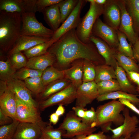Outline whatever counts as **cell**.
Listing matches in <instances>:
<instances>
[{
    "mask_svg": "<svg viewBox=\"0 0 139 139\" xmlns=\"http://www.w3.org/2000/svg\"><path fill=\"white\" fill-rule=\"evenodd\" d=\"M47 52L55 55V67L60 70L68 68L73 61L79 59L90 60L96 65L105 64L104 59L94 44L91 41L82 42L77 37L75 29L63 35L52 44Z\"/></svg>",
    "mask_w": 139,
    "mask_h": 139,
    "instance_id": "6da1fadb",
    "label": "cell"
},
{
    "mask_svg": "<svg viewBox=\"0 0 139 139\" xmlns=\"http://www.w3.org/2000/svg\"><path fill=\"white\" fill-rule=\"evenodd\" d=\"M21 15L0 11V46L4 51L12 48L20 35Z\"/></svg>",
    "mask_w": 139,
    "mask_h": 139,
    "instance_id": "7a4b0ae2",
    "label": "cell"
},
{
    "mask_svg": "<svg viewBox=\"0 0 139 139\" xmlns=\"http://www.w3.org/2000/svg\"><path fill=\"white\" fill-rule=\"evenodd\" d=\"M126 106L119 100L109 101L98 106L95 110L97 120L96 127H100L104 133L108 132L107 128L112 123L118 127L123 123L124 118L121 114Z\"/></svg>",
    "mask_w": 139,
    "mask_h": 139,
    "instance_id": "3957f363",
    "label": "cell"
},
{
    "mask_svg": "<svg viewBox=\"0 0 139 139\" xmlns=\"http://www.w3.org/2000/svg\"><path fill=\"white\" fill-rule=\"evenodd\" d=\"M90 3L89 10L82 18L76 29L77 35L83 42H91L92 29L97 20L102 15L103 5L96 4L94 0H86Z\"/></svg>",
    "mask_w": 139,
    "mask_h": 139,
    "instance_id": "277c9868",
    "label": "cell"
},
{
    "mask_svg": "<svg viewBox=\"0 0 139 139\" xmlns=\"http://www.w3.org/2000/svg\"><path fill=\"white\" fill-rule=\"evenodd\" d=\"M57 128L65 131L63 137L71 138L80 135L88 136L97 130L95 127H92L82 122L81 118L76 116L73 110L66 114Z\"/></svg>",
    "mask_w": 139,
    "mask_h": 139,
    "instance_id": "5b68a950",
    "label": "cell"
},
{
    "mask_svg": "<svg viewBox=\"0 0 139 139\" xmlns=\"http://www.w3.org/2000/svg\"><path fill=\"white\" fill-rule=\"evenodd\" d=\"M20 34L51 38L54 31L44 26L37 19L35 13L27 12L21 15Z\"/></svg>",
    "mask_w": 139,
    "mask_h": 139,
    "instance_id": "8992f818",
    "label": "cell"
},
{
    "mask_svg": "<svg viewBox=\"0 0 139 139\" xmlns=\"http://www.w3.org/2000/svg\"><path fill=\"white\" fill-rule=\"evenodd\" d=\"M77 88L72 83L69 85L38 103V108L41 110L54 105L67 106L76 100Z\"/></svg>",
    "mask_w": 139,
    "mask_h": 139,
    "instance_id": "52a82bcc",
    "label": "cell"
},
{
    "mask_svg": "<svg viewBox=\"0 0 139 139\" xmlns=\"http://www.w3.org/2000/svg\"><path fill=\"white\" fill-rule=\"evenodd\" d=\"M16 119L20 122L42 123L38 108L20 99L16 95Z\"/></svg>",
    "mask_w": 139,
    "mask_h": 139,
    "instance_id": "ba28073f",
    "label": "cell"
},
{
    "mask_svg": "<svg viewBox=\"0 0 139 139\" xmlns=\"http://www.w3.org/2000/svg\"><path fill=\"white\" fill-rule=\"evenodd\" d=\"M122 112L124 118L123 123L115 129H112L111 126L107 128L108 132L111 131L112 133L111 137L113 139H119L122 137L128 138L139 123V119L136 116L130 115L128 107H126Z\"/></svg>",
    "mask_w": 139,
    "mask_h": 139,
    "instance_id": "9c48e42d",
    "label": "cell"
},
{
    "mask_svg": "<svg viewBox=\"0 0 139 139\" xmlns=\"http://www.w3.org/2000/svg\"><path fill=\"white\" fill-rule=\"evenodd\" d=\"M87 2L86 0H79L74 10L59 27L54 31L51 38L54 42L70 30L76 29L81 18L80 15L82 9Z\"/></svg>",
    "mask_w": 139,
    "mask_h": 139,
    "instance_id": "30bf717a",
    "label": "cell"
},
{
    "mask_svg": "<svg viewBox=\"0 0 139 139\" xmlns=\"http://www.w3.org/2000/svg\"><path fill=\"white\" fill-rule=\"evenodd\" d=\"M0 109L13 120H16L15 95L9 88L6 82L1 80L0 81Z\"/></svg>",
    "mask_w": 139,
    "mask_h": 139,
    "instance_id": "8fae6325",
    "label": "cell"
},
{
    "mask_svg": "<svg viewBox=\"0 0 139 139\" xmlns=\"http://www.w3.org/2000/svg\"><path fill=\"white\" fill-rule=\"evenodd\" d=\"M92 35L98 37L112 48L116 49L119 44L117 31L102 22L99 18L93 26Z\"/></svg>",
    "mask_w": 139,
    "mask_h": 139,
    "instance_id": "7c38bea8",
    "label": "cell"
},
{
    "mask_svg": "<svg viewBox=\"0 0 139 139\" xmlns=\"http://www.w3.org/2000/svg\"><path fill=\"white\" fill-rule=\"evenodd\" d=\"M98 96L97 83L94 81L83 82L77 88L75 106L85 108Z\"/></svg>",
    "mask_w": 139,
    "mask_h": 139,
    "instance_id": "4fadbf2b",
    "label": "cell"
},
{
    "mask_svg": "<svg viewBox=\"0 0 139 139\" xmlns=\"http://www.w3.org/2000/svg\"><path fill=\"white\" fill-rule=\"evenodd\" d=\"M37 0H0V11L17 12L21 14L27 12H37Z\"/></svg>",
    "mask_w": 139,
    "mask_h": 139,
    "instance_id": "5bb4252c",
    "label": "cell"
},
{
    "mask_svg": "<svg viewBox=\"0 0 139 139\" xmlns=\"http://www.w3.org/2000/svg\"><path fill=\"white\" fill-rule=\"evenodd\" d=\"M121 13L120 24L118 30L124 33L132 45L135 44L139 38L135 32L132 21L127 12L124 0H117Z\"/></svg>",
    "mask_w": 139,
    "mask_h": 139,
    "instance_id": "9a60e30c",
    "label": "cell"
},
{
    "mask_svg": "<svg viewBox=\"0 0 139 139\" xmlns=\"http://www.w3.org/2000/svg\"><path fill=\"white\" fill-rule=\"evenodd\" d=\"M102 15L104 23L117 31L118 30L121 13L117 0H107L103 5Z\"/></svg>",
    "mask_w": 139,
    "mask_h": 139,
    "instance_id": "2e32d148",
    "label": "cell"
},
{
    "mask_svg": "<svg viewBox=\"0 0 139 139\" xmlns=\"http://www.w3.org/2000/svg\"><path fill=\"white\" fill-rule=\"evenodd\" d=\"M47 123L20 122L13 139H38L41 134V127Z\"/></svg>",
    "mask_w": 139,
    "mask_h": 139,
    "instance_id": "e0dca14e",
    "label": "cell"
},
{
    "mask_svg": "<svg viewBox=\"0 0 139 139\" xmlns=\"http://www.w3.org/2000/svg\"><path fill=\"white\" fill-rule=\"evenodd\" d=\"M90 41L95 45L99 54L104 58L105 64L116 69L118 64L115 57V49L110 47L100 38L92 35Z\"/></svg>",
    "mask_w": 139,
    "mask_h": 139,
    "instance_id": "ac0fdd59",
    "label": "cell"
},
{
    "mask_svg": "<svg viewBox=\"0 0 139 139\" xmlns=\"http://www.w3.org/2000/svg\"><path fill=\"white\" fill-rule=\"evenodd\" d=\"M6 82L9 88L20 99L38 108V103L33 99L32 93L25 86L24 81L13 78Z\"/></svg>",
    "mask_w": 139,
    "mask_h": 139,
    "instance_id": "d6986e66",
    "label": "cell"
},
{
    "mask_svg": "<svg viewBox=\"0 0 139 139\" xmlns=\"http://www.w3.org/2000/svg\"><path fill=\"white\" fill-rule=\"evenodd\" d=\"M51 39L20 34L13 47L9 51L8 55L15 52L26 50L39 44L49 41Z\"/></svg>",
    "mask_w": 139,
    "mask_h": 139,
    "instance_id": "ffe728a7",
    "label": "cell"
},
{
    "mask_svg": "<svg viewBox=\"0 0 139 139\" xmlns=\"http://www.w3.org/2000/svg\"><path fill=\"white\" fill-rule=\"evenodd\" d=\"M84 59L75 60L70 67L63 70L64 77L69 80L77 88L83 83V62Z\"/></svg>",
    "mask_w": 139,
    "mask_h": 139,
    "instance_id": "44dd1931",
    "label": "cell"
},
{
    "mask_svg": "<svg viewBox=\"0 0 139 139\" xmlns=\"http://www.w3.org/2000/svg\"><path fill=\"white\" fill-rule=\"evenodd\" d=\"M56 60L55 55L48 52L44 55L29 58L25 67L43 71L53 66Z\"/></svg>",
    "mask_w": 139,
    "mask_h": 139,
    "instance_id": "7402d4cb",
    "label": "cell"
},
{
    "mask_svg": "<svg viewBox=\"0 0 139 139\" xmlns=\"http://www.w3.org/2000/svg\"><path fill=\"white\" fill-rule=\"evenodd\" d=\"M41 12L46 23L51 30L54 31H56L62 23L58 4L45 8Z\"/></svg>",
    "mask_w": 139,
    "mask_h": 139,
    "instance_id": "603a6c76",
    "label": "cell"
},
{
    "mask_svg": "<svg viewBox=\"0 0 139 139\" xmlns=\"http://www.w3.org/2000/svg\"><path fill=\"white\" fill-rule=\"evenodd\" d=\"M71 83L69 80L64 77L53 82L46 86L40 94V98L42 100L41 101L45 100L63 90Z\"/></svg>",
    "mask_w": 139,
    "mask_h": 139,
    "instance_id": "cb8c5ba5",
    "label": "cell"
},
{
    "mask_svg": "<svg viewBox=\"0 0 139 139\" xmlns=\"http://www.w3.org/2000/svg\"><path fill=\"white\" fill-rule=\"evenodd\" d=\"M115 74L121 91L131 94H137L135 87L128 79L125 71L118 64L115 70Z\"/></svg>",
    "mask_w": 139,
    "mask_h": 139,
    "instance_id": "d4e9b609",
    "label": "cell"
},
{
    "mask_svg": "<svg viewBox=\"0 0 139 139\" xmlns=\"http://www.w3.org/2000/svg\"><path fill=\"white\" fill-rule=\"evenodd\" d=\"M137 95L131 94L121 91H118L99 95L96 99L98 102L109 99H123L127 100L135 106L139 105V98Z\"/></svg>",
    "mask_w": 139,
    "mask_h": 139,
    "instance_id": "484cf974",
    "label": "cell"
},
{
    "mask_svg": "<svg viewBox=\"0 0 139 139\" xmlns=\"http://www.w3.org/2000/svg\"><path fill=\"white\" fill-rule=\"evenodd\" d=\"M126 10L132 21L134 30L139 38V0H124Z\"/></svg>",
    "mask_w": 139,
    "mask_h": 139,
    "instance_id": "4316f807",
    "label": "cell"
},
{
    "mask_svg": "<svg viewBox=\"0 0 139 139\" xmlns=\"http://www.w3.org/2000/svg\"><path fill=\"white\" fill-rule=\"evenodd\" d=\"M95 82H97L116 79L115 69L111 66L103 64L96 65Z\"/></svg>",
    "mask_w": 139,
    "mask_h": 139,
    "instance_id": "83f0119b",
    "label": "cell"
},
{
    "mask_svg": "<svg viewBox=\"0 0 139 139\" xmlns=\"http://www.w3.org/2000/svg\"><path fill=\"white\" fill-rule=\"evenodd\" d=\"M115 56L118 65L125 71L139 73V66L136 63V60L121 54L116 49Z\"/></svg>",
    "mask_w": 139,
    "mask_h": 139,
    "instance_id": "f1b7e54d",
    "label": "cell"
},
{
    "mask_svg": "<svg viewBox=\"0 0 139 139\" xmlns=\"http://www.w3.org/2000/svg\"><path fill=\"white\" fill-rule=\"evenodd\" d=\"M117 33L119 44L116 50L121 54L136 60L134 56L132 45L128 42L126 35L118 30L117 31Z\"/></svg>",
    "mask_w": 139,
    "mask_h": 139,
    "instance_id": "f546056e",
    "label": "cell"
},
{
    "mask_svg": "<svg viewBox=\"0 0 139 139\" xmlns=\"http://www.w3.org/2000/svg\"><path fill=\"white\" fill-rule=\"evenodd\" d=\"M41 77L44 84L46 86L53 82L64 77V71L52 66L43 71Z\"/></svg>",
    "mask_w": 139,
    "mask_h": 139,
    "instance_id": "4dcf8cb0",
    "label": "cell"
},
{
    "mask_svg": "<svg viewBox=\"0 0 139 139\" xmlns=\"http://www.w3.org/2000/svg\"><path fill=\"white\" fill-rule=\"evenodd\" d=\"M54 42L51 39L24 51V53L29 59L44 55L48 52V49Z\"/></svg>",
    "mask_w": 139,
    "mask_h": 139,
    "instance_id": "1f68e13d",
    "label": "cell"
},
{
    "mask_svg": "<svg viewBox=\"0 0 139 139\" xmlns=\"http://www.w3.org/2000/svg\"><path fill=\"white\" fill-rule=\"evenodd\" d=\"M41 134L38 139H63L62 135L64 131L55 129L50 123L42 126L41 127Z\"/></svg>",
    "mask_w": 139,
    "mask_h": 139,
    "instance_id": "d6a6232c",
    "label": "cell"
},
{
    "mask_svg": "<svg viewBox=\"0 0 139 139\" xmlns=\"http://www.w3.org/2000/svg\"><path fill=\"white\" fill-rule=\"evenodd\" d=\"M99 95L118 91H121L116 79L103 81L97 83Z\"/></svg>",
    "mask_w": 139,
    "mask_h": 139,
    "instance_id": "836d02e7",
    "label": "cell"
},
{
    "mask_svg": "<svg viewBox=\"0 0 139 139\" xmlns=\"http://www.w3.org/2000/svg\"><path fill=\"white\" fill-rule=\"evenodd\" d=\"M16 71L11 64L9 57L6 61H0V80L7 82L13 78Z\"/></svg>",
    "mask_w": 139,
    "mask_h": 139,
    "instance_id": "e575fe53",
    "label": "cell"
},
{
    "mask_svg": "<svg viewBox=\"0 0 139 139\" xmlns=\"http://www.w3.org/2000/svg\"><path fill=\"white\" fill-rule=\"evenodd\" d=\"M26 87L32 93L40 94L45 89L41 76H37L27 79L24 81Z\"/></svg>",
    "mask_w": 139,
    "mask_h": 139,
    "instance_id": "d590c367",
    "label": "cell"
},
{
    "mask_svg": "<svg viewBox=\"0 0 139 139\" xmlns=\"http://www.w3.org/2000/svg\"><path fill=\"white\" fill-rule=\"evenodd\" d=\"M79 0H65L58 4L61 16V23H63L73 12Z\"/></svg>",
    "mask_w": 139,
    "mask_h": 139,
    "instance_id": "8d00e7d4",
    "label": "cell"
},
{
    "mask_svg": "<svg viewBox=\"0 0 139 139\" xmlns=\"http://www.w3.org/2000/svg\"><path fill=\"white\" fill-rule=\"evenodd\" d=\"M96 65L92 62L84 59L83 62V82H88L94 81Z\"/></svg>",
    "mask_w": 139,
    "mask_h": 139,
    "instance_id": "74e56055",
    "label": "cell"
},
{
    "mask_svg": "<svg viewBox=\"0 0 139 139\" xmlns=\"http://www.w3.org/2000/svg\"><path fill=\"white\" fill-rule=\"evenodd\" d=\"M20 122L14 120L11 123L0 126V139H13Z\"/></svg>",
    "mask_w": 139,
    "mask_h": 139,
    "instance_id": "f35d334b",
    "label": "cell"
},
{
    "mask_svg": "<svg viewBox=\"0 0 139 139\" xmlns=\"http://www.w3.org/2000/svg\"><path fill=\"white\" fill-rule=\"evenodd\" d=\"M43 72L25 67L16 71L14 74V78L24 81L27 79L33 77L41 76Z\"/></svg>",
    "mask_w": 139,
    "mask_h": 139,
    "instance_id": "ab89813d",
    "label": "cell"
},
{
    "mask_svg": "<svg viewBox=\"0 0 139 139\" xmlns=\"http://www.w3.org/2000/svg\"><path fill=\"white\" fill-rule=\"evenodd\" d=\"M8 56L11 64L16 70L26 67L28 61L21 51L14 52Z\"/></svg>",
    "mask_w": 139,
    "mask_h": 139,
    "instance_id": "60d3db41",
    "label": "cell"
},
{
    "mask_svg": "<svg viewBox=\"0 0 139 139\" xmlns=\"http://www.w3.org/2000/svg\"><path fill=\"white\" fill-rule=\"evenodd\" d=\"M82 122L92 127H96L97 116L94 108L92 107L85 111L84 117L81 118Z\"/></svg>",
    "mask_w": 139,
    "mask_h": 139,
    "instance_id": "b9f144b4",
    "label": "cell"
},
{
    "mask_svg": "<svg viewBox=\"0 0 139 139\" xmlns=\"http://www.w3.org/2000/svg\"><path fill=\"white\" fill-rule=\"evenodd\" d=\"M62 0H37V12H41L45 8L59 3Z\"/></svg>",
    "mask_w": 139,
    "mask_h": 139,
    "instance_id": "7bdbcfd3",
    "label": "cell"
},
{
    "mask_svg": "<svg viewBox=\"0 0 139 139\" xmlns=\"http://www.w3.org/2000/svg\"><path fill=\"white\" fill-rule=\"evenodd\" d=\"M127 77L135 84L136 91L139 95V73L134 71H125Z\"/></svg>",
    "mask_w": 139,
    "mask_h": 139,
    "instance_id": "ee69618b",
    "label": "cell"
},
{
    "mask_svg": "<svg viewBox=\"0 0 139 139\" xmlns=\"http://www.w3.org/2000/svg\"><path fill=\"white\" fill-rule=\"evenodd\" d=\"M13 121L11 118L7 115L0 109V126L10 124Z\"/></svg>",
    "mask_w": 139,
    "mask_h": 139,
    "instance_id": "f6af8a7d",
    "label": "cell"
},
{
    "mask_svg": "<svg viewBox=\"0 0 139 139\" xmlns=\"http://www.w3.org/2000/svg\"><path fill=\"white\" fill-rule=\"evenodd\" d=\"M119 100L126 107L139 115V109L130 101L127 100L123 99H119Z\"/></svg>",
    "mask_w": 139,
    "mask_h": 139,
    "instance_id": "bcb514c9",
    "label": "cell"
},
{
    "mask_svg": "<svg viewBox=\"0 0 139 139\" xmlns=\"http://www.w3.org/2000/svg\"><path fill=\"white\" fill-rule=\"evenodd\" d=\"M102 131L97 133H92L87 136L88 139H107V136Z\"/></svg>",
    "mask_w": 139,
    "mask_h": 139,
    "instance_id": "7dc6e473",
    "label": "cell"
},
{
    "mask_svg": "<svg viewBox=\"0 0 139 139\" xmlns=\"http://www.w3.org/2000/svg\"><path fill=\"white\" fill-rule=\"evenodd\" d=\"M86 109L84 108L75 106L73 107L72 108V110L74 111L76 115L81 118L84 117Z\"/></svg>",
    "mask_w": 139,
    "mask_h": 139,
    "instance_id": "c3c4849f",
    "label": "cell"
},
{
    "mask_svg": "<svg viewBox=\"0 0 139 139\" xmlns=\"http://www.w3.org/2000/svg\"><path fill=\"white\" fill-rule=\"evenodd\" d=\"M132 46L135 59L137 60H139V39L135 44L132 45Z\"/></svg>",
    "mask_w": 139,
    "mask_h": 139,
    "instance_id": "681fc988",
    "label": "cell"
},
{
    "mask_svg": "<svg viewBox=\"0 0 139 139\" xmlns=\"http://www.w3.org/2000/svg\"><path fill=\"white\" fill-rule=\"evenodd\" d=\"M59 117L55 112L52 113L50 116V123L53 125L56 124L58 121Z\"/></svg>",
    "mask_w": 139,
    "mask_h": 139,
    "instance_id": "f907efd6",
    "label": "cell"
},
{
    "mask_svg": "<svg viewBox=\"0 0 139 139\" xmlns=\"http://www.w3.org/2000/svg\"><path fill=\"white\" fill-rule=\"evenodd\" d=\"M65 109L63 105H58L55 112L59 116L63 115L65 112Z\"/></svg>",
    "mask_w": 139,
    "mask_h": 139,
    "instance_id": "816d5d0a",
    "label": "cell"
},
{
    "mask_svg": "<svg viewBox=\"0 0 139 139\" xmlns=\"http://www.w3.org/2000/svg\"><path fill=\"white\" fill-rule=\"evenodd\" d=\"M128 139H139V126L137 127Z\"/></svg>",
    "mask_w": 139,
    "mask_h": 139,
    "instance_id": "f5cc1de1",
    "label": "cell"
},
{
    "mask_svg": "<svg viewBox=\"0 0 139 139\" xmlns=\"http://www.w3.org/2000/svg\"><path fill=\"white\" fill-rule=\"evenodd\" d=\"M94 2L96 4L103 5L106 3L107 0H94Z\"/></svg>",
    "mask_w": 139,
    "mask_h": 139,
    "instance_id": "db71d44e",
    "label": "cell"
},
{
    "mask_svg": "<svg viewBox=\"0 0 139 139\" xmlns=\"http://www.w3.org/2000/svg\"><path fill=\"white\" fill-rule=\"evenodd\" d=\"M87 136L84 135L77 136L71 139H88Z\"/></svg>",
    "mask_w": 139,
    "mask_h": 139,
    "instance_id": "11a10c76",
    "label": "cell"
},
{
    "mask_svg": "<svg viewBox=\"0 0 139 139\" xmlns=\"http://www.w3.org/2000/svg\"><path fill=\"white\" fill-rule=\"evenodd\" d=\"M107 139H113L111 137V136L109 135H107ZM119 139H128V138H125L123 137H121Z\"/></svg>",
    "mask_w": 139,
    "mask_h": 139,
    "instance_id": "9f6ffc18",
    "label": "cell"
},
{
    "mask_svg": "<svg viewBox=\"0 0 139 139\" xmlns=\"http://www.w3.org/2000/svg\"><path fill=\"white\" fill-rule=\"evenodd\" d=\"M138 107V108L139 109V105H138V106H137Z\"/></svg>",
    "mask_w": 139,
    "mask_h": 139,
    "instance_id": "6f0895ef",
    "label": "cell"
},
{
    "mask_svg": "<svg viewBox=\"0 0 139 139\" xmlns=\"http://www.w3.org/2000/svg\"><path fill=\"white\" fill-rule=\"evenodd\" d=\"M137 61H138V62H139V65H139V60H138Z\"/></svg>",
    "mask_w": 139,
    "mask_h": 139,
    "instance_id": "680465c9",
    "label": "cell"
}]
</instances>
